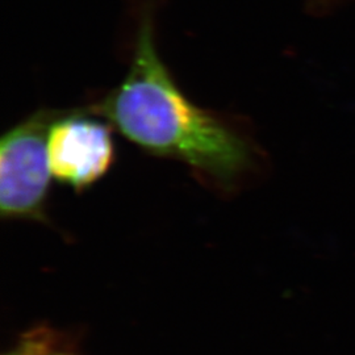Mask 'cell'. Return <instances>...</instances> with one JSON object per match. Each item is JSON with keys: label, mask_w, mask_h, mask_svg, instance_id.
Instances as JSON below:
<instances>
[{"label": "cell", "mask_w": 355, "mask_h": 355, "mask_svg": "<svg viewBox=\"0 0 355 355\" xmlns=\"http://www.w3.org/2000/svg\"><path fill=\"white\" fill-rule=\"evenodd\" d=\"M57 116L38 112L0 142V212L7 218H42L51 167L48 133Z\"/></svg>", "instance_id": "7a4b0ae2"}, {"label": "cell", "mask_w": 355, "mask_h": 355, "mask_svg": "<svg viewBox=\"0 0 355 355\" xmlns=\"http://www.w3.org/2000/svg\"><path fill=\"white\" fill-rule=\"evenodd\" d=\"M114 159L108 125L82 114L57 116L51 123L48 161L55 180L85 190L107 174Z\"/></svg>", "instance_id": "3957f363"}, {"label": "cell", "mask_w": 355, "mask_h": 355, "mask_svg": "<svg viewBox=\"0 0 355 355\" xmlns=\"http://www.w3.org/2000/svg\"><path fill=\"white\" fill-rule=\"evenodd\" d=\"M8 355H31L29 354V352L26 350V345L24 343H21V345L15 350V352H12L11 354Z\"/></svg>", "instance_id": "277c9868"}, {"label": "cell", "mask_w": 355, "mask_h": 355, "mask_svg": "<svg viewBox=\"0 0 355 355\" xmlns=\"http://www.w3.org/2000/svg\"><path fill=\"white\" fill-rule=\"evenodd\" d=\"M99 111L141 149L184 162L221 184L252 165L246 141L178 89L155 51L149 23L141 26L125 79Z\"/></svg>", "instance_id": "6da1fadb"}]
</instances>
